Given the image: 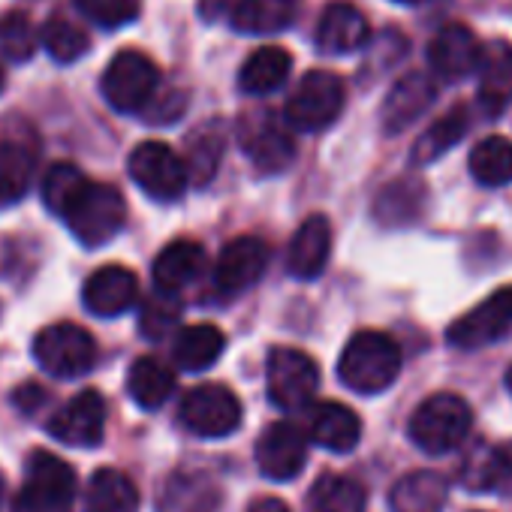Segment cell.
Masks as SVG:
<instances>
[{
	"label": "cell",
	"mask_w": 512,
	"mask_h": 512,
	"mask_svg": "<svg viewBox=\"0 0 512 512\" xmlns=\"http://www.w3.org/2000/svg\"><path fill=\"white\" fill-rule=\"evenodd\" d=\"M437 97V82L425 73H413L404 76L401 82L392 85L386 103H383V127L389 133H401L407 130L413 121H419L425 115V109L434 103Z\"/></svg>",
	"instance_id": "21"
},
{
	"label": "cell",
	"mask_w": 512,
	"mask_h": 512,
	"mask_svg": "<svg viewBox=\"0 0 512 512\" xmlns=\"http://www.w3.org/2000/svg\"><path fill=\"white\" fill-rule=\"evenodd\" d=\"M85 512H136L139 509V488L136 482L115 470L100 467L85 488Z\"/></svg>",
	"instance_id": "26"
},
{
	"label": "cell",
	"mask_w": 512,
	"mask_h": 512,
	"mask_svg": "<svg viewBox=\"0 0 512 512\" xmlns=\"http://www.w3.org/2000/svg\"><path fill=\"white\" fill-rule=\"evenodd\" d=\"M344 109V82L329 70H311L293 91L284 118L287 127L314 133L326 130Z\"/></svg>",
	"instance_id": "7"
},
{
	"label": "cell",
	"mask_w": 512,
	"mask_h": 512,
	"mask_svg": "<svg viewBox=\"0 0 512 512\" xmlns=\"http://www.w3.org/2000/svg\"><path fill=\"white\" fill-rule=\"evenodd\" d=\"M266 269H269L266 241L256 235H241V238H232L220 250L217 266H214V284L223 293H241L260 281Z\"/></svg>",
	"instance_id": "14"
},
{
	"label": "cell",
	"mask_w": 512,
	"mask_h": 512,
	"mask_svg": "<svg viewBox=\"0 0 512 512\" xmlns=\"http://www.w3.org/2000/svg\"><path fill=\"white\" fill-rule=\"evenodd\" d=\"M64 220L85 247H103L124 229L127 205L112 184L88 181L85 190L76 196V202L67 208Z\"/></svg>",
	"instance_id": "4"
},
{
	"label": "cell",
	"mask_w": 512,
	"mask_h": 512,
	"mask_svg": "<svg viewBox=\"0 0 512 512\" xmlns=\"http://www.w3.org/2000/svg\"><path fill=\"white\" fill-rule=\"evenodd\" d=\"M368 19L347 0L329 4L317 22V49L326 55H353L368 43Z\"/></svg>",
	"instance_id": "18"
},
{
	"label": "cell",
	"mask_w": 512,
	"mask_h": 512,
	"mask_svg": "<svg viewBox=\"0 0 512 512\" xmlns=\"http://www.w3.org/2000/svg\"><path fill=\"white\" fill-rule=\"evenodd\" d=\"M0 52H4L16 64H25V61L34 58L37 31H34V22L25 13L13 10V13L0 16Z\"/></svg>",
	"instance_id": "38"
},
{
	"label": "cell",
	"mask_w": 512,
	"mask_h": 512,
	"mask_svg": "<svg viewBox=\"0 0 512 512\" xmlns=\"http://www.w3.org/2000/svg\"><path fill=\"white\" fill-rule=\"evenodd\" d=\"M178 293H166V290H157V296H151L142 308V317H139V329L145 338L151 341H160L166 338L175 326H178V317H181V305L175 299Z\"/></svg>",
	"instance_id": "39"
},
{
	"label": "cell",
	"mask_w": 512,
	"mask_h": 512,
	"mask_svg": "<svg viewBox=\"0 0 512 512\" xmlns=\"http://www.w3.org/2000/svg\"><path fill=\"white\" fill-rule=\"evenodd\" d=\"M401 371V350L383 332H359L347 341L338 377L347 389L359 395H377L398 380Z\"/></svg>",
	"instance_id": "1"
},
{
	"label": "cell",
	"mask_w": 512,
	"mask_h": 512,
	"mask_svg": "<svg viewBox=\"0 0 512 512\" xmlns=\"http://www.w3.org/2000/svg\"><path fill=\"white\" fill-rule=\"evenodd\" d=\"M470 425V404L452 392H437L416 407L410 419V440L428 455H446L467 440Z\"/></svg>",
	"instance_id": "2"
},
{
	"label": "cell",
	"mask_w": 512,
	"mask_h": 512,
	"mask_svg": "<svg viewBox=\"0 0 512 512\" xmlns=\"http://www.w3.org/2000/svg\"><path fill=\"white\" fill-rule=\"evenodd\" d=\"M479 103L482 112L497 118L512 103V46L503 40H491L482 46L479 61Z\"/></svg>",
	"instance_id": "19"
},
{
	"label": "cell",
	"mask_w": 512,
	"mask_h": 512,
	"mask_svg": "<svg viewBox=\"0 0 512 512\" xmlns=\"http://www.w3.org/2000/svg\"><path fill=\"white\" fill-rule=\"evenodd\" d=\"M220 154H223V139H220V136H214L211 130L196 133V136L190 139V154H187L190 178H193L196 184H205V181L214 175V169H217V163H220Z\"/></svg>",
	"instance_id": "41"
},
{
	"label": "cell",
	"mask_w": 512,
	"mask_h": 512,
	"mask_svg": "<svg viewBox=\"0 0 512 512\" xmlns=\"http://www.w3.org/2000/svg\"><path fill=\"white\" fill-rule=\"evenodd\" d=\"M256 464H260L263 476L269 479H296L308 464V434L293 422L269 425L260 443H256Z\"/></svg>",
	"instance_id": "13"
},
{
	"label": "cell",
	"mask_w": 512,
	"mask_h": 512,
	"mask_svg": "<svg viewBox=\"0 0 512 512\" xmlns=\"http://www.w3.org/2000/svg\"><path fill=\"white\" fill-rule=\"evenodd\" d=\"M365 488L353 476L329 473L317 479L308 497V512H365Z\"/></svg>",
	"instance_id": "32"
},
{
	"label": "cell",
	"mask_w": 512,
	"mask_h": 512,
	"mask_svg": "<svg viewBox=\"0 0 512 512\" xmlns=\"http://www.w3.org/2000/svg\"><path fill=\"white\" fill-rule=\"evenodd\" d=\"M37 157L22 142H0V205H16L34 184Z\"/></svg>",
	"instance_id": "30"
},
{
	"label": "cell",
	"mask_w": 512,
	"mask_h": 512,
	"mask_svg": "<svg viewBox=\"0 0 512 512\" xmlns=\"http://www.w3.org/2000/svg\"><path fill=\"white\" fill-rule=\"evenodd\" d=\"M46 398H49V395H46V392H43L40 386H34V383L22 386V389H19V392L13 395L16 407H19L22 413H28V416H31V413H37V410H40V407L46 404Z\"/></svg>",
	"instance_id": "42"
},
{
	"label": "cell",
	"mask_w": 512,
	"mask_h": 512,
	"mask_svg": "<svg viewBox=\"0 0 512 512\" xmlns=\"http://www.w3.org/2000/svg\"><path fill=\"white\" fill-rule=\"evenodd\" d=\"M157 85H160L157 64L136 49L118 52L100 79V91H103L106 103L127 115L145 112V106L157 97Z\"/></svg>",
	"instance_id": "5"
},
{
	"label": "cell",
	"mask_w": 512,
	"mask_h": 512,
	"mask_svg": "<svg viewBox=\"0 0 512 512\" xmlns=\"http://www.w3.org/2000/svg\"><path fill=\"white\" fill-rule=\"evenodd\" d=\"M178 419L190 434L214 440L232 434L241 425V404L232 389L220 383H205L184 395Z\"/></svg>",
	"instance_id": "9"
},
{
	"label": "cell",
	"mask_w": 512,
	"mask_h": 512,
	"mask_svg": "<svg viewBox=\"0 0 512 512\" xmlns=\"http://www.w3.org/2000/svg\"><path fill=\"white\" fill-rule=\"evenodd\" d=\"M40 40H43V49L58 64H73V61H79L88 52V34L82 28H76L73 22L61 19V16H52L43 25Z\"/></svg>",
	"instance_id": "36"
},
{
	"label": "cell",
	"mask_w": 512,
	"mask_h": 512,
	"mask_svg": "<svg viewBox=\"0 0 512 512\" xmlns=\"http://www.w3.org/2000/svg\"><path fill=\"white\" fill-rule=\"evenodd\" d=\"M85 184H88V178L79 172V166H73V163H55L46 172V178H43V199H46L49 211L58 214V217H64L67 208L76 202V196L85 190Z\"/></svg>",
	"instance_id": "37"
},
{
	"label": "cell",
	"mask_w": 512,
	"mask_h": 512,
	"mask_svg": "<svg viewBox=\"0 0 512 512\" xmlns=\"http://www.w3.org/2000/svg\"><path fill=\"white\" fill-rule=\"evenodd\" d=\"M127 392L142 410H157L169 401L175 392V374L169 365H163L154 356H142L130 365L127 374Z\"/></svg>",
	"instance_id": "28"
},
{
	"label": "cell",
	"mask_w": 512,
	"mask_h": 512,
	"mask_svg": "<svg viewBox=\"0 0 512 512\" xmlns=\"http://www.w3.org/2000/svg\"><path fill=\"white\" fill-rule=\"evenodd\" d=\"M308 437L329 452H353L362 440V422L347 404L323 401L308 413Z\"/></svg>",
	"instance_id": "20"
},
{
	"label": "cell",
	"mask_w": 512,
	"mask_h": 512,
	"mask_svg": "<svg viewBox=\"0 0 512 512\" xmlns=\"http://www.w3.org/2000/svg\"><path fill=\"white\" fill-rule=\"evenodd\" d=\"M220 488L202 470H175L157 491V512H217Z\"/></svg>",
	"instance_id": "17"
},
{
	"label": "cell",
	"mask_w": 512,
	"mask_h": 512,
	"mask_svg": "<svg viewBox=\"0 0 512 512\" xmlns=\"http://www.w3.org/2000/svg\"><path fill=\"white\" fill-rule=\"evenodd\" d=\"M247 512H290L284 500L278 497H260V500H253Z\"/></svg>",
	"instance_id": "44"
},
{
	"label": "cell",
	"mask_w": 512,
	"mask_h": 512,
	"mask_svg": "<svg viewBox=\"0 0 512 512\" xmlns=\"http://www.w3.org/2000/svg\"><path fill=\"white\" fill-rule=\"evenodd\" d=\"M464 133H467V109H464V106H455V109H449L446 115H440V118L419 136V142H416V148H413V160H416L419 166L434 163V160L443 157Z\"/></svg>",
	"instance_id": "35"
},
{
	"label": "cell",
	"mask_w": 512,
	"mask_h": 512,
	"mask_svg": "<svg viewBox=\"0 0 512 512\" xmlns=\"http://www.w3.org/2000/svg\"><path fill=\"white\" fill-rule=\"evenodd\" d=\"M320 389L317 362L293 347H275L269 356V398L281 410H302Z\"/></svg>",
	"instance_id": "10"
},
{
	"label": "cell",
	"mask_w": 512,
	"mask_h": 512,
	"mask_svg": "<svg viewBox=\"0 0 512 512\" xmlns=\"http://www.w3.org/2000/svg\"><path fill=\"white\" fill-rule=\"evenodd\" d=\"M4 491H7V485H4V476H0V500H4Z\"/></svg>",
	"instance_id": "47"
},
{
	"label": "cell",
	"mask_w": 512,
	"mask_h": 512,
	"mask_svg": "<svg viewBox=\"0 0 512 512\" xmlns=\"http://www.w3.org/2000/svg\"><path fill=\"white\" fill-rule=\"evenodd\" d=\"M49 434L64 446L91 449L103 443L106 434V401L97 389H85L76 398H70L52 419Z\"/></svg>",
	"instance_id": "12"
},
{
	"label": "cell",
	"mask_w": 512,
	"mask_h": 512,
	"mask_svg": "<svg viewBox=\"0 0 512 512\" xmlns=\"http://www.w3.org/2000/svg\"><path fill=\"white\" fill-rule=\"evenodd\" d=\"M479 61H482V46L476 34L464 25H446L428 43V64L434 76L446 82L467 79L470 73L479 70Z\"/></svg>",
	"instance_id": "15"
},
{
	"label": "cell",
	"mask_w": 512,
	"mask_h": 512,
	"mask_svg": "<svg viewBox=\"0 0 512 512\" xmlns=\"http://www.w3.org/2000/svg\"><path fill=\"white\" fill-rule=\"evenodd\" d=\"M332 256V226L323 214L308 217L290 241V272L302 281H314L326 272Z\"/></svg>",
	"instance_id": "22"
},
{
	"label": "cell",
	"mask_w": 512,
	"mask_h": 512,
	"mask_svg": "<svg viewBox=\"0 0 512 512\" xmlns=\"http://www.w3.org/2000/svg\"><path fill=\"white\" fill-rule=\"evenodd\" d=\"M293 58L281 49V46H263L256 49L238 73V85L247 94H272L275 88H281L290 76Z\"/></svg>",
	"instance_id": "27"
},
{
	"label": "cell",
	"mask_w": 512,
	"mask_h": 512,
	"mask_svg": "<svg viewBox=\"0 0 512 512\" xmlns=\"http://www.w3.org/2000/svg\"><path fill=\"white\" fill-rule=\"evenodd\" d=\"M395 4H401V7H416V4H422V0H395Z\"/></svg>",
	"instance_id": "45"
},
{
	"label": "cell",
	"mask_w": 512,
	"mask_h": 512,
	"mask_svg": "<svg viewBox=\"0 0 512 512\" xmlns=\"http://www.w3.org/2000/svg\"><path fill=\"white\" fill-rule=\"evenodd\" d=\"M296 19V0H235L229 22L238 34H281Z\"/></svg>",
	"instance_id": "25"
},
{
	"label": "cell",
	"mask_w": 512,
	"mask_h": 512,
	"mask_svg": "<svg viewBox=\"0 0 512 512\" xmlns=\"http://www.w3.org/2000/svg\"><path fill=\"white\" fill-rule=\"evenodd\" d=\"M244 151L250 154V160H253L256 166H260L263 172H281V169H287V166L293 163V157H296V145H293L290 133H287L281 124H275V121L256 127V130L250 133Z\"/></svg>",
	"instance_id": "33"
},
{
	"label": "cell",
	"mask_w": 512,
	"mask_h": 512,
	"mask_svg": "<svg viewBox=\"0 0 512 512\" xmlns=\"http://www.w3.org/2000/svg\"><path fill=\"white\" fill-rule=\"evenodd\" d=\"M223 350H226L223 332L211 323H199V326H187L178 332L172 356L181 371H205L220 359Z\"/></svg>",
	"instance_id": "29"
},
{
	"label": "cell",
	"mask_w": 512,
	"mask_h": 512,
	"mask_svg": "<svg viewBox=\"0 0 512 512\" xmlns=\"http://www.w3.org/2000/svg\"><path fill=\"white\" fill-rule=\"evenodd\" d=\"M449 497V482L434 470H413L389 491L392 512H440Z\"/></svg>",
	"instance_id": "24"
},
{
	"label": "cell",
	"mask_w": 512,
	"mask_h": 512,
	"mask_svg": "<svg viewBox=\"0 0 512 512\" xmlns=\"http://www.w3.org/2000/svg\"><path fill=\"white\" fill-rule=\"evenodd\" d=\"M509 329H512V287H500L494 296H488L473 311L458 317L449 326L446 338L452 347L479 350L485 344L500 341Z\"/></svg>",
	"instance_id": "11"
},
{
	"label": "cell",
	"mask_w": 512,
	"mask_h": 512,
	"mask_svg": "<svg viewBox=\"0 0 512 512\" xmlns=\"http://www.w3.org/2000/svg\"><path fill=\"white\" fill-rule=\"evenodd\" d=\"M73 4L91 25H97L103 31L124 28L139 16L136 0H73Z\"/></svg>",
	"instance_id": "40"
},
{
	"label": "cell",
	"mask_w": 512,
	"mask_h": 512,
	"mask_svg": "<svg viewBox=\"0 0 512 512\" xmlns=\"http://www.w3.org/2000/svg\"><path fill=\"white\" fill-rule=\"evenodd\" d=\"M232 7H235V0H199V16L205 22H217L220 16H229Z\"/></svg>",
	"instance_id": "43"
},
{
	"label": "cell",
	"mask_w": 512,
	"mask_h": 512,
	"mask_svg": "<svg viewBox=\"0 0 512 512\" xmlns=\"http://www.w3.org/2000/svg\"><path fill=\"white\" fill-rule=\"evenodd\" d=\"M76 473L52 452H31L25 464V482L16 494L13 512H73Z\"/></svg>",
	"instance_id": "3"
},
{
	"label": "cell",
	"mask_w": 512,
	"mask_h": 512,
	"mask_svg": "<svg viewBox=\"0 0 512 512\" xmlns=\"http://www.w3.org/2000/svg\"><path fill=\"white\" fill-rule=\"evenodd\" d=\"M506 389H509V395H512V365H509V371H506Z\"/></svg>",
	"instance_id": "46"
},
{
	"label": "cell",
	"mask_w": 512,
	"mask_h": 512,
	"mask_svg": "<svg viewBox=\"0 0 512 512\" xmlns=\"http://www.w3.org/2000/svg\"><path fill=\"white\" fill-rule=\"evenodd\" d=\"M34 359L46 374L76 380L94 368L97 341L76 323H55L34 338Z\"/></svg>",
	"instance_id": "6"
},
{
	"label": "cell",
	"mask_w": 512,
	"mask_h": 512,
	"mask_svg": "<svg viewBox=\"0 0 512 512\" xmlns=\"http://www.w3.org/2000/svg\"><path fill=\"white\" fill-rule=\"evenodd\" d=\"M205 269V250L196 241H172L154 260V284L166 293H181Z\"/></svg>",
	"instance_id": "23"
},
{
	"label": "cell",
	"mask_w": 512,
	"mask_h": 512,
	"mask_svg": "<svg viewBox=\"0 0 512 512\" xmlns=\"http://www.w3.org/2000/svg\"><path fill=\"white\" fill-rule=\"evenodd\" d=\"M127 169L136 187L157 202H175L190 184L187 160H181L166 142L136 145L127 160Z\"/></svg>",
	"instance_id": "8"
},
{
	"label": "cell",
	"mask_w": 512,
	"mask_h": 512,
	"mask_svg": "<svg viewBox=\"0 0 512 512\" xmlns=\"http://www.w3.org/2000/svg\"><path fill=\"white\" fill-rule=\"evenodd\" d=\"M139 299V281L130 269L124 266H103L97 269L85 287H82V302L94 317H121L130 311Z\"/></svg>",
	"instance_id": "16"
},
{
	"label": "cell",
	"mask_w": 512,
	"mask_h": 512,
	"mask_svg": "<svg viewBox=\"0 0 512 512\" xmlns=\"http://www.w3.org/2000/svg\"><path fill=\"white\" fill-rule=\"evenodd\" d=\"M470 172L485 187H503L512 181V142L503 136H485L470 151Z\"/></svg>",
	"instance_id": "34"
},
{
	"label": "cell",
	"mask_w": 512,
	"mask_h": 512,
	"mask_svg": "<svg viewBox=\"0 0 512 512\" xmlns=\"http://www.w3.org/2000/svg\"><path fill=\"white\" fill-rule=\"evenodd\" d=\"M4 85H7V79H4V70H0V94H4Z\"/></svg>",
	"instance_id": "48"
},
{
	"label": "cell",
	"mask_w": 512,
	"mask_h": 512,
	"mask_svg": "<svg viewBox=\"0 0 512 512\" xmlns=\"http://www.w3.org/2000/svg\"><path fill=\"white\" fill-rule=\"evenodd\" d=\"M509 476H512V458H509V452H503L497 446H485V443H479L476 449H470V455L464 458L461 473H458V479L470 491L500 488Z\"/></svg>",
	"instance_id": "31"
}]
</instances>
